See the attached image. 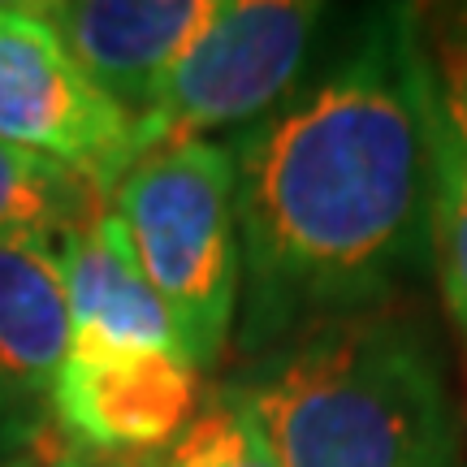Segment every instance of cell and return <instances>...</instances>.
Here are the masks:
<instances>
[{
	"label": "cell",
	"instance_id": "12",
	"mask_svg": "<svg viewBox=\"0 0 467 467\" xmlns=\"http://www.w3.org/2000/svg\"><path fill=\"white\" fill-rule=\"evenodd\" d=\"M156 467H282L255 429L247 407L234 399L225 381L203 394V407L186 424V433L156 454Z\"/></svg>",
	"mask_w": 467,
	"mask_h": 467
},
{
	"label": "cell",
	"instance_id": "5",
	"mask_svg": "<svg viewBox=\"0 0 467 467\" xmlns=\"http://www.w3.org/2000/svg\"><path fill=\"white\" fill-rule=\"evenodd\" d=\"M0 139L74 169L104 200L143 156L139 126L31 5H0Z\"/></svg>",
	"mask_w": 467,
	"mask_h": 467
},
{
	"label": "cell",
	"instance_id": "14",
	"mask_svg": "<svg viewBox=\"0 0 467 467\" xmlns=\"http://www.w3.org/2000/svg\"><path fill=\"white\" fill-rule=\"evenodd\" d=\"M437 31H441V39L467 44V5H459V9H446V14L437 17Z\"/></svg>",
	"mask_w": 467,
	"mask_h": 467
},
{
	"label": "cell",
	"instance_id": "13",
	"mask_svg": "<svg viewBox=\"0 0 467 467\" xmlns=\"http://www.w3.org/2000/svg\"><path fill=\"white\" fill-rule=\"evenodd\" d=\"M48 467H156V454H100L83 446H61L48 454Z\"/></svg>",
	"mask_w": 467,
	"mask_h": 467
},
{
	"label": "cell",
	"instance_id": "8",
	"mask_svg": "<svg viewBox=\"0 0 467 467\" xmlns=\"http://www.w3.org/2000/svg\"><path fill=\"white\" fill-rule=\"evenodd\" d=\"M31 9L74 66L139 126L156 87L217 17L221 0H44Z\"/></svg>",
	"mask_w": 467,
	"mask_h": 467
},
{
	"label": "cell",
	"instance_id": "1",
	"mask_svg": "<svg viewBox=\"0 0 467 467\" xmlns=\"http://www.w3.org/2000/svg\"><path fill=\"white\" fill-rule=\"evenodd\" d=\"M441 74L420 9L350 17L290 96L230 139L238 173V350L381 312L433 268Z\"/></svg>",
	"mask_w": 467,
	"mask_h": 467
},
{
	"label": "cell",
	"instance_id": "16",
	"mask_svg": "<svg viewBox=\"0 0 467 467\" xmlns=\"http://www.w3.org/2000/svg\"><path fill=\"white\" fill-rule=\"evenodd\" d=\"M0 467H48V454H44V446H39V451H26V454H14V459H5Z\"/></svg>",
	"mask_w": 467,
	"mask_h": 467
},
{
	"label": "cell",
	"instance_id": "2",
	"mask_svg": "<svg viewBox=\"0 0 467 467\" xmlns=\"http://www.w3.org/2000/svg\"><path fill=\"white\" fill-rule=\"evenodd\" d=\"M282 467H459V411L429 320H329L225 381Z\"/></svg>",
	"mask_w": 467,
	"mask_h": 467
},
{
	"label": "cell",
	"instance_id": "15",
	"mask_svg": "<svg viewBox=\"0 0 467 467\" xmlns=\"http://www.w3.org/2000/svg\"><path fill=\"white\" fill-rule=\"evenodd\" d=\"M437 66H446V69H454V74H459V78H463L467 83V44H454V39H441V44H437Z\"/></svg>",
	"mask_w": 467,
	"mask_h": 467
},
{
	"label": "cell",
	"instance_id": "3",
	"mask_svg": "<svg viewBox=\"0 0 467 467\" xmlns=\"http://www.w3.org/2000/svg\"><path fill=\"white\" fill-rule=\"evenodd\" d=\"M117 217L178 347L213 372L230 347L243 303L238 173L221 139H186L139 156L113 191Z\"/></svg>",
	"mask_w": 467,
	"mask_h": 467
},
{
	"label": "cell",
	"instance_id": "9",
	"mask_svg": "<svg viewBox=\"0 0 467 467\" xmlns=\"http://www.w3.org/2000/svg\"><path fill=\"white\" fill-rule=\"evenodd\" d=\"M57 255L69 299V347L182 350L113 203H100L83 225L57 234Z\"/></svg>",
	"mask_w": 467,
	"mask_h": 467
},
{
	"label": "cell",
	"instance_id": "6",
	"mask_svg": "<svg viewBox=\"0 0 467 467\" xmlns=\"http://www.w3.org/2000/svg\"><path fill=\"white\" fill-rule=\"evenodd\" d=\"M200 377L182 350L69 347L52 385V424L83 451L165 454L203 407Z\"/></svg>",
	"mask_w": 467,
	"mask_h": 467
},
{
	"label": "cell",
	"instance_id": "4",
	"mask_svg": "<svg viewBox=\"0 0 467 467\" xmlns=\"http://www.w3.org/2000/svg\"><path fill=\"white\" fill-rule=\"evenodd\" d=\"M325 17L317 0H221L139 117L143 156L186 139H234L268 117L317 66Z\"/></svg>",
	"mask_w": 467,
	"mask_h": 467
},
{
	"label": "cell",
	"instance_id": "10",
	"mask_svg": "<svg viewBox=\"0 0 467 467\" xmlns=\"http://www.w3.org/2000/svg\"><path fill=\"white\" fill-rule=\"evenodd\" d=\"M441 74V148H437L433 203V277L446 317L467 342V83L454 69Z\"/></svg>",
	"mask_w": 467,
	"mask_h": 467
},
{
	"label": "cell",
	"instance_id": "11",
	"mask_svg": "<svg viewBox=\"0 0 467 467\" xmlns=\"http://www.w3.org/2000/svg\"><path fill=\"white\" fill-rule=\"evenodd\" d=\"M100 203L109 200L74 169L0 139V238L9 234L57 238V234L83 225Z\"/></svg>",
	"mask_w": 467,
	"mask_h": 467
},
{
	"label": "cell",
	"instance_id": "17",
	"mask_svg": "<svg viewBox=\"0 0 467 467\" xmlns=\"http://www.w3.org/2000/svg\"><path fill=\"white\" fill-rule=\"evenodd\" d=\"M14 454H26V451H17V441L5 433V424H0V463H5V459H14Z\"/></svg>",
	"mask_w": 467,
	"mask_h": 467
},
{
	"label": "cell",
	"instance_id": "7",
	"mask_svg": "<svg viewBox=\"0 0 467 467\" xmlns=\"http://www.w3.org/2000/svg\"><path fill=\"white\" fill-rule=\"evenodd\" d=\"M69 355V299L52 234L0 238V424L17 451H39L52 385Z\"/></svg>",
	"mask_w": 467,
	"mask_h": 467
}]
</instances>
